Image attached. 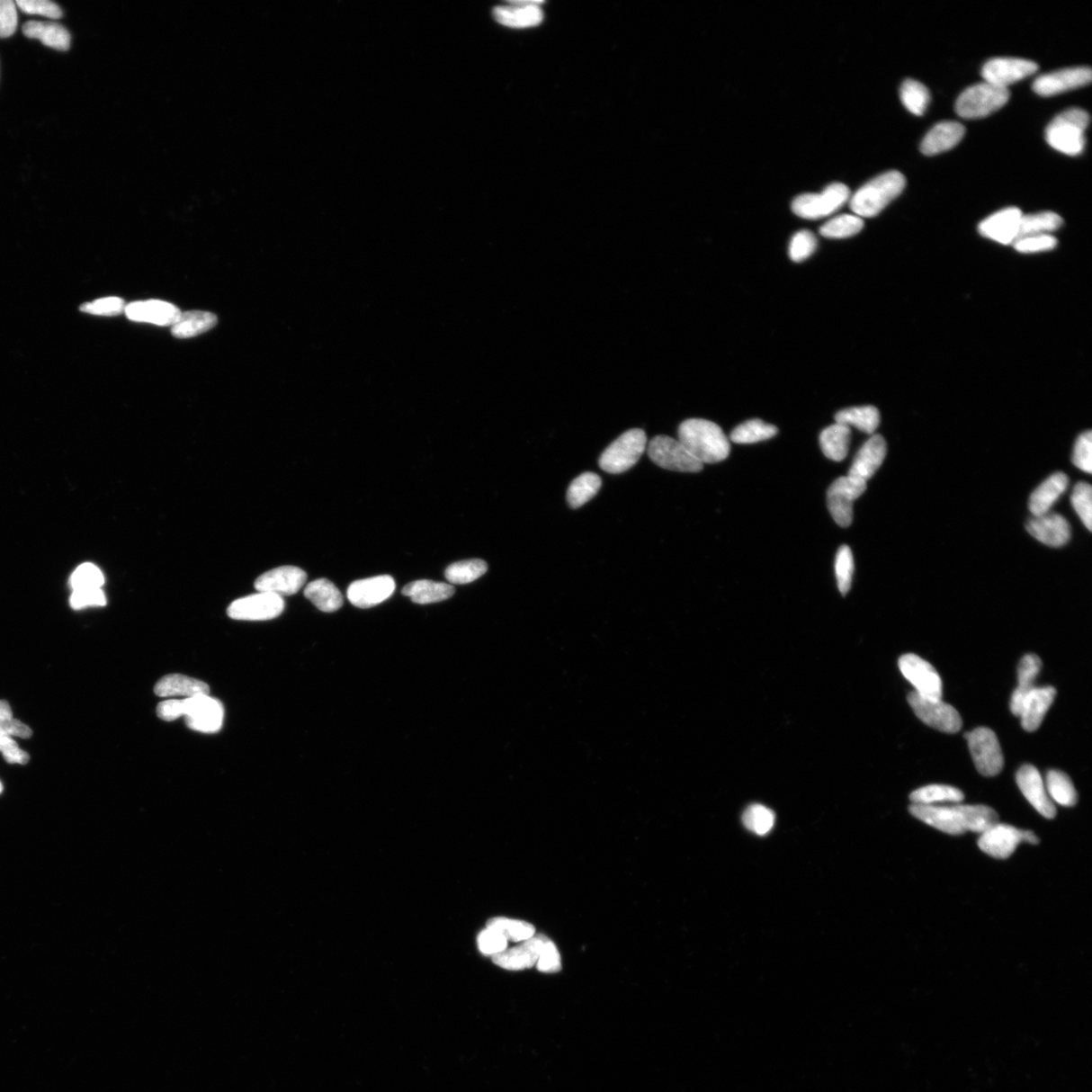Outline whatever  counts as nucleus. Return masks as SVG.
<instances>
[{
	"instance_id": "obj_41",
	"label": "nucleus",
	"mask_w": 1092,
	"mask_h": 1092,
	"mask_svg": "<svg viewBox=\"0 0 1092 1092\" xmlns=\"http://www.w3.org/2000/svg\"><path fill=\"white\" fill-rule=\"evenodd\" d=\"M1047 793L1052 800L1062 806H1074L1078 803V792L1071 779L1061 771H1049L1047 774Z\"/></svg>"
},
{
	"instance_id": "obj_45",
	"label": "nucleus",
	"mask_w": 1092,
	"mask_h": 1092,
	"mask_svg": "<svg viewBox=\"0 0 1092 1092\" xmlns=\"http://www.w3.org/2000/svg\"><path fill=\"white\" fill-rule=\"evenodd\" d=\"M864 228L862 218L853 215H841L829 219L820 228L823 237L829 239H845L859 234Z\"/></svg>"
},
{
	"instance_id": "obj_40",
	"label": "nucleus",
	"mask_w": 1092,
	"mask_h": 1092,
	"mask_svg": "<svg viewBox=\"0 0 1092 1092\" xmlns=\"http://www.w3.org/2000/svg\"><path fill=\"white\" fill-rule=\"evenodd\" d=\"M778 428L760 419L748 420L731 432L730 440L738 444H752L776 436Z\"/></svg>"
},
{
	"instance_id": "obj_55",
	"label": "nucleus",
	"mask_w": 1092,
	"mask_h": 1092,
	"mask_svg": "<svg viewBox=\"0 0 1092 1092\" xmlns=\"http://www.w3.org/2000/svg\"><path fill=\"white\" fill-rule=\"evenodd\" d=\"M16 6L28 14L43 15L49 19H61L63 12L58 4L47 0H16Z\"/></svg>"
},
{
	"instance_id": "obj_29",
	"label": "nucleus",
	"mask_w": 1092,
	"mask_h": 1092,
	"mask_svg": "<svg viewBox=\"0 0 1092 1092\" xmlns=\"http://www.w3.org/2000/svg\"><path fill=\"white\" fill-rule=\"evenodd\" d=\"M1069 485L1070 479L1063 472L1050 476L1030 497L1029 507L1032 515L1041 516L1049 513Z\"/></svg>"
},
{
	"instance_id": "obj_13",
	"label": "nucleus",
	"mask_w": 1092,
	"mask_h": 1092,
	"mask_svg": "<svg viewBox=\"0 0 1092 1092\" xmlns=\"http://www.w3.org/2000/svg\"><path fill=\"white\" fill-rule=\"evenodd\" d=\"M899 665L904 678L916 688L918 695L932 700L942 699V679L930 663L917 655L908 654L900 658Z\"/></svg>"
},
{
	"instance_id": "obj_5",
	"label": "nucleus",
	"mask_w": 1092,
	"mask_h": 1092,
	"mask_svg": "<svg viewBox=\"0 0 1092 1092\" xmlns=\"http://www.w3.org/2000/svg\"><path fill=\"white\" fill-rule=\"evenodd\" d=\"M645 431L631 429L611 443L599 460L600 468L609 474H622L638 463L647 450Z\"/></svg>"
},
{
	"instance_id": "obj_25",
	"label": "nucleus",
	"mask_w": 1092,
	"mask_h": 1092,
	"mask_svg": "<svg viewBox=\"0 0 1092 1092\" xmlns=\"http://www.w3.org/2000/svg\"><path fill=\"white\" fill-rule=\"evenodd\" d=\"M550 940L546 936L533 935L520 946L506 949L500 954L493 956L496 965L507 970H524L533 967L539 961L546 944Z\"/></svg>"
},
{
	"instance_id": "obj_15",
	"label": "nucleus",
	"mask_w": 1092,
	"mask_h": 1092,
	"mask_svg": "<svg viewBox=\"0 0 1092 1092\" xmlns=\"http://www.w3.org/2000/svg\"><path fill=\"white\" fill-rule=\"evenodd\" d=\"M183 716L186 725L194 731L216 733L222 729L224 706L219 700L209 695L183 699Z\"/></svg>"
},
{
	"instance_id": "obj_20",
	"label": "nucleus",
	"mask_w": 1092,
	"mask_h": 1092,
	"mask_svg": "<svg viewBox=\"0 0 1092 1092\" xmlns=\"http://www.w3.org/2000/svg\"><path fill=\"white\" fill-rule=\"evenodd\" d=\"M1016 783L1026 801L1041 816L1049 819L1056 817V806L1050 800L1044 782L1037 768L1032 765H1024L1016 773Z\"/></svg>"
},
{
	"instance_id": "obj_26",
	"label": "nucleus",
	"mask_w": 1092,
	"mask_h": 1092,
	"mask_svg": "<svg viewBox=\"0 0 1092 1092\" xmlns=\"http://www.w3.org/2000/svg\"><path fill=\"white\" fill-rule=\"evenodd\" d=\"M887 444L882 435L872 436L858 452L849 470V477L862 480L870 479L885 460Z\"/></svg>"
},
{
	"instance_id": "obj_47",
	"label": "nucleus",
	"mask_w": 1092,
	"mask_h": 1092,
	"mask_svg": "<svg viewBox=\"0 0 1092 1092\" xmlns=\"http://www.w3.org/2000/svg\"><path fill=\"white\" fill-rule=\"evenodd\" d=\"M775 820V813L762 804L748 806L743 814L744 826L757 836L769 834Z\"/></svg>"
},
{
	"instance_id": "obj_44",
	"label": "nucleus",
	"mask_w": 1092,
	"mask_h": 1092,
	"mask_svg": "<svg viewBox=\"0 0 1092 1092\" xmlns=\"http://www.w3.org/2000/svg\"><path fill=\"white\" fill-rule=\"evenodd\" d=\"M487 927L500 933L511 942H525L535 934V927L532 924L506 917L492 918L488 920Z\"/></svg>"
},
{
	"instance_id": "obj_7",
	"label": "nucleus",
	"mask_w": 1092,
	"mask_h": 1092,
	"mask_svg": "<svg viewBox=\"0 0 1092 1092\" xmlns=\"http://www.w3.org/2000/svg\"><path fill=\"white\" fill-rule=\"evenodd\" d=\"M850 198L849 187L843 183H831L819 193L798 195L792 202V210L798 217L819 219L833 215Z\"/></svg>"
},
{
	"instance_id": "obj_17",
	"label": "nucleus",
	"mask_w": 1092,
	"mask_h": 1092,
	"mask_svg": "<svg viewBox=\"0 0 1092 1092\" xmlns=\"http://www.w3.org/2000/svg\"><path fill=\"white\" fill-rule=\"evenodd\" d=\"M1088 67L1066 68L1041 76L1034 81V92L1041 96H1053L1086 86L1091 83Z\"/></svg>"
},
{
	"instance_id": "obj_58",
	"label": "nucleus",
	"mask_w": 1092,
	"mask_h": 1092,
	"mask_svg": "<svg viewBox=\"0 0 1092 1092\" xmlns=\"http://www.w3.org/2000/svg\"><path fill=\"white\" fill-rule=\"evenodd\" d=\"M73 609L80 610L86 607H103L107 605V597L102 589L73 591L70 597Z\"/></svg>"
},
{
	"instance_id": "obj_62",
	"label": "nucleus",
	"mask_w": 1092,
	"mask_h": 1092,
	"mask_svg": "<svg viewBox=\"0 0 1092 1092\" xmlns=\"http://www.w3.org/2000/svg\"><path fill=\"white\" fill-rule=\"evenodd\" d=\"M13 720V711L10 703L4 700H0V728Z\"/></svg>"
},
{
	"instance_id": "obj_16",
	"label": "nucleus",
	"mask_w": 1092,
	"mask_h": 1092,
	"mask_svg": "<svg viewBox=\"0 0 1092 1092\" xmlns=\"http://www.w3.org/2000/svg\"><path fill=\"white\" fill-rule=\"evenodd\" d=\"M1038 69V64L1030 60L994 58L985 63L981 75L985 83L1007 88L1008 85L1034 75Z\"/></svg>"
},
{
	"instance_id": "obj_18",
	"label": "nucleus",
	"mask_w": 1092,
	"mask_h": 1092,
	"mask_svg": "<svg viewBox=\"0 0 1092 1092\" xmlns=\"http://www.w3.org/2000/svg\"><path fill=\"white\" fill-rule=\"evenodd\" d=\"M396 590V583L390 576H379L355 581L349 586L347 597L358 608H371L388 600Z\"/></svg>"
},
{
	"instance_id": "obj_3",
	"label": "nucleus",
	"mask_w": 1092,
	"mask_h": 1092,
	"mask_svg": "<svg viewBox=\"0 0 1092 1092\" xmlns=\"http://www.w3.org/2000/svg\"><path fill=\"white\" fill-rule=\"evenodd\" d=\"M906 183V177L899 171H887L855 192L850 201L851 209L860 218L876 217L900 197Z\"/></svg>"
},
{
	"instance_id": "obj_32",
	"label": "nucleus",
	"mask_w": 1092,
	"mask_h": 1092,
	"mask_svg": "<svg viewBox=\"0 0 1092 1092\" xmlns=\"http://www.w3.org/2000/svg\"><path fill=\"white\" fill-rule=\"evenodd\" d=\"M1042 669V661L1037 655H1026L1022 658L1017 667L1018 686L1010 700V711L1020 716L1024 700L1034 688V682Z\"/></svg>"
},
{
	"instance_id": "obj_21",
	"label": "nucleus",
	"mask_w": 1092,
	"mask_h": 1092,
	"mask_svg": "<svg viewBox=\"0 0 1092 1092\" xmlns=\"http://www.w3.org/2000/svg\"><path fill=\"white\" fill-rule=\"evenodd\" d=\"M1023 213L1017 208H1007L986 218L980 224L978 230L984 237L1004 244H1014L1020 234Z\"/></svg>"
},
{
	"instance_id": "obj_14",
	"label": "nucleus",
	"mask_w": 1092,
	"mask_h": 1092,
	"mask_svg": "<svg viewBox=\"0 0 1092 1092\" xmlns=\"http://www.w3.org/2000/svg\"><path fill=\"white\" fill-rule=\"evenodd\" d=\"M284 610V601L277 595L258 592L236 600L228 608V615L235 621L265 622L279 617Z\"/></svg>"
},
{
	"instance_id": "obj_38",
	"label": "nucleus",
	"mask_w": 1092,
	"mask_h": 1092,
	"mask_svg": "<svg viewBox=\"0 0 1092 1092\" xmlns=\"http://www.w3.org/2000/svg\"><path fill=\"white\" fill-rule=\"evenodd\" d=\"M909 798L912 804L939 805L941 803H959L964 800V793L956 787L935 784L916 790Z\"/></svg>"
},
{
	"instance_id": "obj_12",
	"label": "nucleus",
	"mask_w": 1092,
	"mask_h": 1092,
	"mask_svg": "<svg viewBox=\"0 0 1092 1092\" xmlns=\"http://www.w3.org/2000/svg\"><path fill=\"white\" fill-rule=\"evenodd\" d=\"M909 703L920 721L936 730L956 733L962 728V719L954 707L941 700L922 697L909 693Z\"/></svg>"
},
{
	"instance_id": "obj_59",
	"label": "nucleus",
	"mask_w": 1092,
	"mask_h": 1092,
	"mask_svg": "<svg viewBox=\"0 0 1092 1092\" xmlns=\"http://www.w3.org/2000/svg\"><path fill=\"white\" fill-rule=\"evenodd\" d=\"M18 21L15 2L0 0V38L13 36L18 27Z\"/></svg>"
},
{
	"instance_id": "obj_30",
	"label": "nucleus",
	"mask_w": 1092,
	"mask_h": 1092,
	"mask_svg": "<svg viewBox=\"0 0 1092 1092\" xmlns=\"http://www.w3.org/2000/svg\"><path fill=\"white\" fill-rule=\"evenodd\" d=\"M155 694L159 697L192 698L200 695H209L210 687L205 682L187 677L179 674H171L160 679L154 688Z\"/></svg>"
},
{
	"instance_id": "obj_19",
	"label": "nucleus",
	"mask_w": 1092,
	"mask_h": 1092,
	"mask_svg": "<svg viewBox=\"0 0 1092 1092\" xmlns=\"http://www.w3.org/2000/svg\"><path fill=\"white\" fill-rule=\"evenodd\" d=\"M307 581V574L303 569L284 566L276 568L260 576L255 586L258 592L271 593L277 596H291L297 594Z\"/></svg>"
},
{
	"instance_id": "obj_8",
	"label": "nucleus",
	"mask_w": 1092,
	"mask_h": 1092,
	"mask_svg": "<svg viewBox=\"0 0 1092 1092\" xmlns=\"http://www.w3.org/2000/svg\"><path fill=\"white\" fill-rule=\"evenodd\" d=\"M965 738L977 771L985 777L998 775L1005 759L996 733L988 728H978L965 733Z\"/></svg>"
},
{
	"instance_id": "obj_56",
	"label": "nucleus",
	"mask_w": 1092,
	"mask_h": 1092,
	"mask_svg": "<svg viewBox=\"0 0 1092 1092\" xmlns=\"http://www.w3.org/2000/svg\"><path fill=\"white\" fill-rule=\"evenodd\" d=\"M0 753L3 754L8 764L26 765L30 761L29 754L24 752L2 728H0Z\"/></svg>"
},
{
	"instance_id": "obj_9",
	"label": "nucleus",
	"mask_w": 1092,
	"mask_h": 1092,
	"mask_svg": "<svg viewBox=\"0 0 1092 1092\" xmlns=\"http://www.w3.org/2000/svg\"><path fill=\"white\" fill-rule=\"evenodd\" d=\"M1022 843L1036 845L1039 838L1032 831L996 823L981 833L978 839L982 852L997 859H1007Z\"/></svg>"
},
{
	"instance_id": "obj_50",
	"label": "nucleus",
	"mask_w": 1092,
	"mask_h": 1092,
	"mask_svg": "<svg viewBox=\"0 0 1092 1092\" xmlns=\"http://www.w3.org/2000/svg\"><path fill=\"white\" fill-rule=\"evenodd\" d=\"M1071 504L1078 513L1082 524L1092 531V488L1091 486L1085 482H1080L1074 487L1071 495Z\"/></svg>"
},
{
	"instance_id": "obj_35",
	"label": "nucleus",
	"mask_w": 1092,
	"mask_h": 1092,
	"mask_svg": "<svg viewBox=\"0 0 1092 1092\" xmlns=\"http://www.w3.org/2000/svg\"><path fill=\"white\" fill-rule=\"evenodd\" d=\"M823 454L834 461H842L849 452L851 428L836 423L821 432L819 437Z\"/></svg>"
},
{
	"instance_id": "obj_54",
	"label": "nucleus",
	"mask_w": 1092,
	"mask_h": 1092,
	"mask_svg": "<svg viewBox=\"0 0 1092 1092\" xmlns=\"http://www.w3.org/2000/svg\"><path fill=\"white\" fill-rule=\"evenodd\" d=\"M125 309L123 299L111 297L86 303L80 307V311L97 316H117L124 313Z\"/></svg>"
},
{
	"instance_id": "obj_27",
	"label": "nucleus",
	"mask_w": 1092,
	"mask_h": 1092,
	"mask_svg": "<svg viewBox=\"0 0 1092 1092\" xmlns=\"http://www.w3.org/2000/svg\"><path fill=\"white\" fill-rule=\"evenodd\" d=\"M1057 691L1054 687H1034L1024 700L1020 713L1025 730L1036 731L1052 706Z\"/></svg>"
},
{
	"instance_id": "obj_48",
	"label": "nucleus",
	"mask_w": 1092,
	"mask_h": 1092,
	"mask_svg": "<svg viewBox=\"0 0 1092 1092\" xmlns=\"http://www.w3.org/2000/svg\"><path fill=\"white\" fill-rule=\"evenodd\" d=\"M69 584L73 591L102 589L104 577L102 570L94 564L79 566L70 577Z\"/></svg>"
},
{
	"instance_id": "obj_33",
	"label": "nucleus",
	"mask_w": 1092,
	"mask_h": 1092,
	"mask_svg": "<svg viewBox=\"0 0 1092 1092\" xmlns=\"http://www.w3.org/2000/svg\"><path fill=\"white\" fill-rule=\"evenodd\" d=\"M402 593L416 604L424 605L450 599L453 596L455 589L450 584L420 580L407 585Z\"/></svg>"
},
{
	"instance_id": "obj_37",
	"label": "nucleus",
	"mask_w": 1092,
	"mask_h": 1092,
	"mask_svg": "<svg viewBox=\"0 0 1092 1092\" xmlns=\"http://www.w3.org/2000/svg\"><path fill=\"white\" fill-rule=\"evenodd\" d=\"M835 418L836 423L854 426L867 434H873L880 424L879 411L873 406L853 407L837 412Z\"/></svg>"
},
{
	"instance_id": "obj_31",
	"label": "nucleus",
	"mask_w": 1092,
	"mask_h": 1092,
	"mask_svg": "<svg viewBox=\"0 0 1092 1092\" xmlns=\"http://www.w3.org/2000/svg\"><path fill=\"white\" fill-rule=\"evenodd\" d=\"M22 32L27 38L38 39L55 50L67 51L71 45L70 32L60 23L30 21L23 24Z\"/></svg>"
},
{
	"instance_id": "obj_34",
	"label": "nucleus",
	"mask_w": 1092,
	"mask_h": 1092,
	"mask_svg": "<svg viewBox=\"0 0 1092 1092\" xmlns=\"http://www.w3.org/2000/svg\"><path fill=\"white\" fill-rule=\"evenodd\" d=\"M305 597L326 613H336L345 602L337 586L326 578L309 583L305 589Z\"/></svg>"
},
{
	"instance_id": "obj_28",
	"label": "nucleus",
	"mask_w": 1092,
	"mask_h": 1092,
	"mask_svg": "<svg viewBox=\"0 0 1092 1092\" xmlns=\"http://www.w3.org/2000/svg\"><path fill=\"white\" fill-rule=\"evenodd\" d=\"M964 135L963 125L953 121H942L926 135L920 150L927 157L949 151L960 143Z\"/></svg>"
},
{
	"instance_id": "obj_36",
	"label": "nucleus",
	"mask_w": 1092,
	"mask_h": 1092,
	"mask_svg": "<svg viewBox=\"0 0 1092 1092\" xmlns=\"http://www.w3.org/2000/svg\"><path fill=\"white\" fill-rule=\"evenodd\" d=\"M218 323L215 314L203 311H190L182 313L181 318L171 328L175 338L185 339L201 336L213 329Z\"/></svg>"
},
{
	"instance_id": "obj_63",
	"label": "nucleus",
	"mask_w": 1092,
	"mask_h": 1092,
	"mask_svg": "<svg viewBox=\"0 0 1092 1092\" xmlns=\"http://www.w3.org/2000/svg\"><path fill=\"white\" fill-rule=\"evenodd\" d=\"M2 792H3V785H2V783H0V793H2Z\"/></svg>"
},
{
	"instance_id": "obj_11",
	"label": "nucleus",
	"mask_w": 1092,
	"mask_h": 1092,
	"mask_svg": "<svg viewBox=\"0 0 1092 1092\" xmlns=\"http://www.w3.org/2000/svg\"><path fill=\"white\" fill-rule=\"evenodd\" d=\"M867 490L865 480L849 476L841 477L830 485L828 507L837 524L849 527L853 523V504Z\"/></svg>"
},
{
	"instance_id": "obj_46",
	"label": "nucleus",
	"mask_w": 1092,
	"mask_h": 1092,
	"mask_svg": "<svg viewBox=\"0 0 1092 1092\" xmlns=\"http://www.w3.org/2000/svg\"><path fill=\"white\" fill-rule=\"evenodd\" d=\"M487 562L482 559H470L454 562L445 570L446 580L452 584L463 585L478 580L487 573Z\"/></svg>"
},
{
	"instance_id": "obj_39",
	"label": "nucleus",
	"mask_w": 1092,
	"mask_h": 1092,
	"mask_svg": "<svg viewBox=\"0 0 1092 1092\" xmlns=\"http://www.w3.org/2000/svg\"><path fill=\"white\" fill-rule=\"evenodd\" d=\"M602 486L601 478L594 472H584L576 478L568 487L567 499L573 509L583 506L598 494Z\"/></svg>"
},
{
	"instance_id": "obj_1",
	"label": "nucleus",
	"mask_w": 1092,
	"mask_h": 1092,
	"mask_svg": "<svg viewBox=\"0 0 1092 1092\" xmlns=\"http://www.w3.org/2000/svg\"><path fill=\"white\" fill-rule=\"evenodd\" d=\"M909 811L927 826L953 836L967 831L981 834L998 822L996 811L985 805H918L912 804Z\"/></svg>"
},
{
	"instance_id": "obj_23",
	"label": "nucleus",
	"mask_w": 1092,
	"mask_h": 1092,
	"mask_svg": "<svg viewBox=\"0 0 1092 1092\" xmlns=\"http://www.w3.org/2000/svg\"><path fill=\"white\" fill-rule=\"evenodd\" d=\"M125 314L129 320L134 322L173 327L181 318L182 312L176 306L167 303V301L150 300L134 301V303L127 305Z\"/></svg>"
},
{
	"instance_id": "obj_42",
	"label": "nucleus",
	"mask_w": 1092,
	"mask_h": 1092,
	"mask_svg": "<svg viewBox=\"0 0 1092 1092\" xmlns=\"http://www.w3.org/2000/svg\"><path fill=\"white\" fill-rule=\"evenodd\" d=\"M1062 224V218L1053 213V211L1023 215L1020 234H1018L1017 239L1026 237V236L1049 234L1050 232L1058 230Z\"/></svg>"
},
{
	"instance_id": "obj_61",
	"label": "nucleus",
	"mask_w": 1092,
	"mask_h": 1092,
	"mask_svg": "<svg viewBox=\"0 0 1092 1092\" xmlns=\"http://www.w3.org/2000/svg\"><path fill=\"white\" fill-rule=\"evenodd\" d=\"M157 715L160 720L165 721H174L179 717L183 716V699H171L163 701L159 703L157 709Z\"/></svg>"
},
{
	"instance_id": "obj_10",
	"label": "nucleus",
	"mask_w": 1092,
	"mask_h": 1092,
	"mask_svg": "<svg viewBox=\"0 0 1092 1092\" xmlns=\"http://www.w3.org/2000/svg\"><path fill=\"white\" fill-rule=\"evenodd\" d=\"M649 459L657 466L679 472H699L704 464L694 458L677 439L659 435L648 446Z\"/></svg>"
},
{
	"instance_id": "obj_2",
	"label": "nucleus",
	"mask_w": 1092,
	"mask_h": 1092,
	"mask_svg": "<svg viewBox=\"0 0 1092 1092\" xmlns=\"http://www.w3.org/2000/svg\"><path fill=\"white\" fill-rule=\"evenodd\" d=\"M679 442L700 462L717 463L728 459L730 443L717 424L704 419L684 421L678 431Z\"/></svg>"
},
{
	"instance_id": "obj_52",
	"label": "nucleus",
	"mask_w": 1092,
	"mask_h": 1092,
	"mask_svg": "<svg viewBox=\"0 0 1092 1092\" xmlns=\"http://www.w3.org/2000/svg\"><path fill=\"white\" fill-rule=\"evenodd\" d=\"M1057 239L1046 235L1026 236L1017 239L1014 243V247L1021 254H1037V252L1053 250L1057 246Z\"/></svg>"
},
{
	"instance_id": "obj_43",
	"label": "nucleus",
	"mask_w": 1092,
	"mask_h": 1092,
	"mask_svg": "<svg viewBox=\"0 0 1092 1092\" xmlns=\"http://www.w3.org/2000/svg\"><path fill=\"white\" fill-rule=\"evenodd\" d=\"M900 99L904 107L911 113L923 116L931 102V94L923 84L914 79H907L900 88Z\"/></svg>"
},
{
	"instance_id": "obj_22",
	"label": "nucleus",
	"mask_w": 1092,
	"mask_h": 1092,
	"mask_svg": "<svg viewBox=\"0 0 1092 1092\" xmlns=\"http://www.w3.org/2000/svg\"><path fill=\"white\" fill-rule=\"evenodd\" d=\"M542 2H511L497 6L494 10L495 20L505 27L512 29H531L539 26L543 22L544 13Z\"/></svg>"
},
{
	"instance_id": "obj_24",
	"label": "nucleus",
	"mask_w": 1092,
	"mask_h": 1092,
	"mask_svg": "<svg viewBox=\"0 0 1092 1092\" xmlns=\"http://www.w3.org/2000/svg\"><path fill=\"white\" fill-rule=\"evenodd\" d=\"M1026 531L1037 541L1051 548H1061L1070 541L1071 527L1063 516L1046 513L1034 516L1026 524Z\"/></svg>"
},
{
	"instance_id": "obj_6",
	"label": "nucleus",
	"mask_w": 1092,
	"mask_h": 1092,
	"mask_svg": "<svg viewBox=\"0 0 1092 1092\" xmlns=\"http://www.w3.org/2000/svg\"><path fill=\"white\" fill-rule=\"evenodd\" d=\"M1008 100L1007 88L983 83L969 87L960 94L956 112L964 119L985 118L1005 107Z\"/></svg>"
},
{
	"instance_id": "obj_51",
	"label": "nucleus",
	"mask_w": 1092,
	"mask_h": 1092,
	"mask_svg": "<svg viewBox=\"0 0 1092 1092\" xmlns=\"http://www.w3.org/2000/svg\"><path fill=\"white\" fill-rule=\"evenodd\" d=\"M818 247L816 235L808 230L797 232L789 244V256L794 263L810 258Z\"/></svg>"
},
{
	"instance_id": "obj_4",
	"label": "nucleus",
	"mask_w": 1092,
	"mask_h": 1092,
	"mask_svg": "<svg viewBox=\"0 0 1092 1092\" xmlns=\"http://www.w3.org/2000/svg\"><path fill=\"white\" fill-rule=\"evenodd\" d=\"M1089 115L1081 109H1070L1058 115L1046 129V141L1055 150L1077 157L1085 150Z\"/></svg>"
},
{
	"instance_id": "obj_53",
	"label": "nucleus",
	"mask_w": 1092,
	"mask_h": 1092,
	"mask_svg": "<svg viewBox=\"0 0 1092 1092\" xmlns=\"http://www.w3.org/2000/svg\"><path fill=\"white\" fill-rule=\"evenodd\" d=\"M1072 461L1075 467H1078L1082 471L1091 474L1092 471V434L1091 431L1085 432L1077 440L1074 445Z\"/></svg>"
},
{
	"instance_id": "obj_60",
	"label": "nucleus",
	"mask_w": 1092,
	"mask_h": 1092,
	"mask_svg": "<svg viewBox=\"0 0 1092 1092\" xmlns=\"http://www.w3.org/2000/svg\"><path fill=\"white\" fill-rule=\"evenodd\" d=\"M537 969L542 972L552 973L559 971L561 968V961L559 953L551 941L546 944L542 955L537 961Z\"/></svg>"
},
{
	"instance_id": "obj_49",
	"label": "nucleus",
	"mask_w": 1092,
	"mask_h": 1092,
	"mask_svg": "<svg viewBox=\"0 0 1092 1092\" xmlns=\"http://www.w3.org/2000/svg\"><path fill=\"white\" fill-rule=\"evenodd\" d=\"M854 557L852 550L847 545H843L837 553L836 558V577L839 592L842 595H846L851 590L852 580L854 575Z\"/></svg>"
},
{
	"instance_id": "obj_57",
	"label": "nucleus",
	"mask_w": 1092,
	"mask_h": 1092,
	"mask_svg": "<svg viewBox=\"0 0 1092 1092\" xmlns=\"http://www.w3.org/2000/svg\"><path fill=\"white\" fill-rule=\"evenodd\" d=\"M478 946L485 955H497L507 949L508 941L492 928H486L479 935Z\"/></svg>"
}]
</instances>
